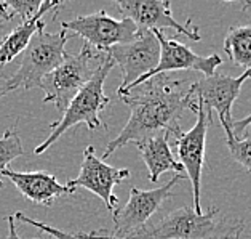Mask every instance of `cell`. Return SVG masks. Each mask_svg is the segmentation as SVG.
Wrapping results in <instances>:
<instances>
[{"mask_svg": "<svg viewBox=\"0 0 251 239\" xmlns=\"http://www.w3.org/2000/svg\"><path fill=\"white\" fill-rule=\"evenodd\" d=\"M184 179V174H175L173 179L160 188L139 189L133 186L126 204L117 207L112 212L114 231L109 233L115 238H125L143 230L146 225H149L151 217L160 209L163 202L173 198V188L179 183V180Z\"/></svg>", "mask_w": 251, "mask_h": 239, "instance_id": "8992f818", "label": "cell"}, {"mask_svg": "<svg viewBox=\"0 0 251 239\" xmlns=\"http://www.w3.org/2000/svg\"><path fill=\"white\" fill-rule=\"evenodd\" d=\"M7 223H8V235H7V239H21L20 235H18V231H16L15 218L13 217H7Z\"/></svg>", "mask_w": 251, "mask_h": 239, "instance_id": "cb8c5ba5", "label": "cell"}, {"mask_svg": "<svg viewBox=\"0 0 251 239\" xmlns=\"http://www.w3.org/2000/svg\"><path fill=\"white\" fill-rule=\"evenodd\" d=\"M106 58V52H96L83 42L80 52L67 55L56 69H53L40 84L44 90V103H54L59 113H64L67 105L78 90L87 84Z\"/></svg>", "mask_w": 251, "mask_h": 239, "instance_id": "5b68a950", "label": "cell"}, {"mask_svg": "<svg viewBox=\"0 0 251 239\" xmlns=\"http://www.w3.org/2000/svg\"><path fill=\"white\" fill-rule=\"evenodd\" d=\"M223 128L226 132V145L232 159L243 165L245 170L251 175V133L243 138H237L230 125H223Z\"/></svg>", "mask_w": 251, "mask_h": 239, "instance_id": "d6986e66", "label": "cell"}, {"mask_svg": "<svg viewBox=\"0 0 251 239\" xmlns=\"http://www.w3.org/2000/svg\"><path fill=\"white\" fill-rule=\"evenodd\" d=\"M15 18L13 11L8 8L7 0L5 2H0V23H10Z\"/></svg>", "mask_w": 251, "mask_h": 239, "instance_id": "603a6c76", "label": "cell"}, {"mask_svg": "<svg viewBox=\"0 0 251 239\" xmlns=\"http://www.w3.org/2000/svg\"><path fill=\"white\" fill-rule=\"evenodd\" d=\"M251 79V69L243 71L240 76L232 77L227 74L214 72L213 76H203L200 81L194 82L191 87L197 100L201 101L206 118L211 119L213 111L219 116L221 125L232 127V106L242 91V85Z\"/></svg>", "mask_w": 251, "mask_h": 239, "instance_id": "8fae6325", "label": "cell"}, {"mask_svg": "<svg viewBox=\"0 0 251 239\" xmlns=\"http://www.w3.org/2000/svg\"><path fill=\"white\" fill-rule=\"evenodd\" d=\"M192 85V84H191ZM184 79L158 74L148 81L120 91L119 96L130 108V119L122 132L109 142L102 152V161L128 143H136L157 132L175 135L181 132L179 119L186 109L195 113L197 98Z\"/></svg>", "mask_w": 251, "mask_h": 239, "instance_id": "6da1fadb", "label": "cell"}, {"mask_svg": "<svg viewBox=\"0 0 251 239\" xmlns=\"http://www.w3.org/2000/svg\"><path fill=\"white\" fill-rule=\"evenodd\" d=\"M59 7H61L59 2H48V0L47 2H42L37 15L32 20L21 23L3 40H0V66L11 63L18 55L26 50L30 39L37 34V30L45 28V23L42 21V16L48 13L51 8H59Z\"/></svg>", "mask_w": 251, "mask_h": 239, "instance_id": "2e32d148", "label": "cell"}, {"mask_svg": "<svg viewBox=\"0 0 251 239\" xmlns=\"http://www.w3.org/2000/svg\"><path fill=\"white\" fill-rule=\"evenodd\" d=\"M2 177H7L29 201L42 206H51L61 196L74 194L75 191L67 185L58 183L56 177L47 172H15L5 169Z\"/></svg>", "mask_w": 251, "mask_h": 239, "instance_id": "5bb4252c", "label": "cell"}, {"mask_svg": "<svg viewBox=\"0 0 251 239\" xmlns=\"http://www.w3.org/2000/svg\"><path fill=\"white\" fill-rule=\"evenodd\" d=\"M106 53L120 67L122 84L117 91H124L155 69L160 58V45L152 30H138L134 40L114 45Z\"/></svg>", "mask_w": 251, "mask_h": 239, "instance_id": "9c48e42d", "label": "cell"}, {"mask_svg": "<svg viewBox=\"0 0 251 239\" xmlns=\"http://www.w3.org/2000/svg\"><path fill=\"white\" fill-rule=\"evenodd\" d=\"M114 66V61L106 53V58H104L101 66L96 69L93 77L72 98L66 108V111L61 116V119L50 125L51 133L48 135L45 142H42L34 149V154H44L53 143L58 142L61 135L66 133L69 128L77 124H85L90 130L106 128V124H102L101 120V113L109 106L111 100L104 93V82H106V77L112 71Z\"/></svg>", "mask_w": 251, "mask_h": 239, "instance_id": "3957f363", "label": "cell"}, {"mask_svg": "<svg viewBox=\"0 0 251 239\" xmlns=\"http://www.w3.org/2000/svg\"><path fill=\"white\" fill-rule=\"evenodd\" d=\"M61 29L72 30L74 34L80 35L85 44L93 47L96 52H106L114 45L128 44L138 35V28L133 21L126 18L115 20L104 10L77 16L71 21H63Z\"/></svg>", "mask_w": 251, "mask_h": 239, "instance_id": "52a82bcc", "label": "cell"}, {"mask_svg": "<svg viewBox=\"0 0 251 239\" xmlns=\"http://www.w3.org/2000/svg\"><path fill=\"white\" fill-rule=\"evenodd\" d=\"M160 45V58H158V64L154 71H151L148 76L141 77L138 82H134L128 89L134 87L141 82L152 79L158 74H168L173 71H197L203 76H213L219 66L223 64V60L219 55L213 53L208 57H200V55L194 53L187 45L181 44L177 37H167L162 30H152ZM126 90V89H125ZM120 93V91H117Z\"/></svg>", "mask_w": 251, "mask_h": 239, "instance_id": "7c38bea8", "label": "cell"}, {"mask_svg": "<svg viewBox=\"0 0 251 239\" xmlns=\"http://www.w3.org/2000/svg\"><path fill=\"white\" fill-rule=\"evenodd\" d=\"M171 135L168 132H157L152 133L149 137L139 140L134 145L141 152V157L149 170V180L152 183H157L160 175L165 172H176L182 174V165L175 159L173 152L170 148Z\"/></svg>", "mask_w": 251, "mask_h": 239, "instance_id": "9a60e30c", "label": "cell"}, {"mask_svg": "<svg viewBox=\"0 0 251 239\" xmlns=\"http://www.w3.org/2000/svg\"><path fill=\"white\" fill-rule=\"evenodd\" d=\"M115 3L126 20L134 23L138 30H163L170 28L191 40H201L199 26H192V20H187L184 24L175 20L168 0H117Z\"/></svg>", "mask_w": 251, "mask_h": 239, "instance_id": "4fadbf2b", "label": "cell"}, {"mask_svg": "<svg viewBox=\"0 0 251 239\" xmlns=\"http://www.w3.org/2000/svg\"><path fill=\"white\" fill-rule=\"evenodd\" d=\"M248 128H251V114L245 116V118L240 119V120L232 122V132H234L235 137H237V135L245 133V130H248Z\"/></svg>", "mask_w": 251, "mask_h": 239, "instance_id": "7402d4cb", "label": "cell"}, {"mask_svg": "<svg viewBox=\"0 0 251 239\" xmlns=\"http://www.w3.org/2000/svg\"><path fill=\"white\" fill-rule=\"evenodd\" d=\"M126 179H130V170L106 164L96 154L95 146H87L77 179L69 180L66 185L74 191L77 188L88 189L104 202L107 210L114 212L119 206V198L114 194V186Z\"/></svg>", "mask_w": 251, "mask_h": 239, "instance_id": "30bf717a", "label": "cell"}, {"mask_svg": "<svg viewBox=\"0 0 251 239\" xmlns=\"http://www.w3.org/2000/svg\"><path fill=\"white\" fill-rule=\"evenodd\" d=\"M195 124L189 132H177L175 135L176 138V151L182 169L191 180L192 185V196H194V207L195 213L201 215L203 209H201L200 202V193H201V174L205 169V152H206V132L208 127L211 125V120L206 118L205 109L201 101L197 100V108H195Z\"/></svg>", "mask_w": 251, "mask_h": 239, "instance_id": "ba28073f", "label": "cell"}, {"mask_svg": "<svg viewBox=\"0 0 251 239\" xmlns=\"http://www.w3.org/2000/svg\"><path fill=\"white\" fill-rule=\"evenodd\" d=\"M23 154H24V146L15 125L8 128V130L3 133V137L0 138V188L3 186L2 172L16 157H20Z\"/></svg>", "mask_w": 251, "mask_h": 239, "instance_id": "ac0fdd59", "label": "cell"}, {"mask_svg": "<svg viewBox=\"0 0 251 239\" xmlns=\"http://www.w3.org/2000/svg\"><path fill=\"white\" fill-rule=\"evenodd\" d=\"M242 10L251 18V2H245V3H242Z\"/></svg>", "mask_w": 251, "mask_h": 239, "instance_id": "d4e9b609", "label": "cell"}, {"mask_svg": "<svg viewBox=\"0 0 251 239\" xmlns=\"http://www.w3.org/2000/svg\"><path fill=\"white\" fill-rule=\"evenodd\" d=\"M224 52L235 66L245 71L251 69V24L229 29L224 39Z\"/></svg>", "mask_w": 251, "mask_h": 239, "instance_id": "e0dca14e", "label": "cell"}, {"mask_svg": "<svg viewBox=\"0 0 251 239\" xmlns=\"http://www.w3.org/2000/svg\"><path fill=\"white\" fill-rule=\"evenodd\" d=\"M66 42L67 30L64 29L58 32H47L45 28L37 30L23 52L20 67L0 85V95L3 96L13 90L40 89L42 81L69 55L66 52Z\"/></svg>", "mask_w": 251, "mask_h": 239, "instance_id": "277c9868", "label": "cell"}, {"mask_svg": "<svg viewBox=\"0 0 251 239\" xmlns=\"http://www.w3.org/2000/svg\"><path fill=\"white\" fill-rule=\"evenodd\" d=\"M245 230L242 218H229L219 213L218 207H210L201 215L192 207H179L160 222L146 225L143 230L125 238H115L106 230L85 233L93 239H238Z\"/></svg>", "mask_w": 251, "mask_h": 239, "instance_id": "7a4b0ae2", "label": "cell"}, {"mask_svg": "<svg viewBox=\"0 0 251 239\" xmlns=\"http://www.w3.org/2000/svg\"><path fill=\"white\" fill-rule=\"evenodd\" d=\"M40 3L42 2H39V0H7L8 8L13 11L15 16H20L23 23L32 20L37 15Z\"/></svg>", "mask_w": 251, "mask_h": 239, "instance_id": "44dd1931", "label": "cell"}, {"mask_svg": "<svg viewBox=\"0 0 251 239\" xmlns=\"http://www.w3.org/2000/svg\"><path fill=\"white\" fill-rule=\"evenodd\" d=\"M15 220H20L21 223H27L30 226H35V228H39L40 231L47 233L48 236H53L54 239H93V238H88L85 233H78V235H71V233H66V231H61L58 228H53V226H48L42 222H37V220L34 218H29L27 215H24L23 212H16L13 215Z\"/></svg>", "mask_w": 251, "mask_h": 239, "instance_id": "ffe728a7", "label": "cell"}, {"mask_svg": "<svg viewBox=\"0 0 251 239\" xmlns=\"http://www.w3.org/2000/svg\"><path fill=\"white\" fill-rule=\"evenodd\" d=\"M0 98H2V95H0Z\"/></svg>", "mask_w": 251, "mask_h": 239, "instance_id": "484cf974", "label": "cell"}]
</instances>
